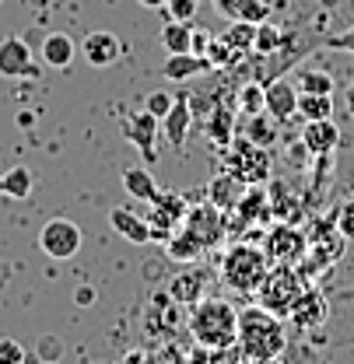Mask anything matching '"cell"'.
<instances>
[{"label":"cell","instance_id":"ee69618b","mask_svg":"<svg viewBox=\"0 0 354 364\" xmlns=\"http://www.w3.org/2000/svg\"><path fill=\"white\" fill-rule=\"evenodd\" d=\"M7 280H11V263H7V259H0V287H4Z\"/></svg>","mask_w":354,"mask_h":364},{"label":"cell","instance_id":"f6af8a7d","mask_svg":"<svg viewBox=\"0 0 354 364\" xmlns=\"http://www.w3.org/2000/svg\"><path fill=\"white\" fill-rule=\"evenodd\" d=\"M140 7H151V11H158V7H165V0H137Z\"/></svg>","mask_w":354,"mask_h":364},{"label":"cell","instance_id":"30bf717a","mask_svg":"<svg viewBox=\"0 0 354 364\" xmlns=\"http://www.w3.org/2000/svg\"><path fill=\"white\" fill-rule=\"evenodd\" d=\"M288 318H291L302 333L319 329V326L330 318V301H326V294H323L316 284H306V287H302V294L295 298V305H291Z\"/></svg>","mask_w":354,"mask_h":364},{"label":"cell","instance_id":"9c48e42d","mask_svg":"<svg viewBox=\"0 0 354 364\" xmlns=\"http://www.w3.org/2000/svg\"><path fill=\"white\" fill-rule=\"evenodd\" d=\"M264 249H266V256H270L274 263L298 267V259H302V256H306V249H309V235H302L295 225L281 221V225H274L270 231H266Z\"/></svg>","mask_w":354,"mask_h":364},{"label":"cell","instance_id":"52a82bcc","mask_svg":"<svg viewBox=\"0 0 354 364\" xmlns=\"http://www.w3.org/2000/svg\"><path fill=\"white\" fill-rule=\"evenodd\" d=\"M266 168H270V158L260 144H253L249 136H235L231 140V154H228V172H235L239 179H246L249 186L266 179Z\"/></svg>","mask_w":354,"mask_h":364},{"label":"cell","instance_id":"f1b7e54d","mask_svg":"<svg viewBox=\"0 0 354 364\" xmlns=\"http://www.w3.org/2000/svg\"><path fill=\"white\" fill-rule=\"evenodd\" d=\"M281 46H288V32H284L281 25L260 21V25H256V43H253V53H260V56H270V53H277Z\"/></svg>","mask_w":354,"mask_h":364},{"label":"cell","instance_id":"7402d4cb","mask_svg":"<svg viewBox=\"0 0 354 364\" xmlns=\"http://www.w3.org/2000/svg\"><path fill=\"white\" fill-rule=\"evenodd\" d=\"M204 287H207V270H182L172 280L169 291H172V298H176L179 305L189 309V305H197L204 298Z\"/></svg>","mask_w":354,"mask_h":364},{"label":"cell","instance_id":"277c9868","mask_svg":"<svg viewBox=\"0 0 354 364\" xmlns=\"http://www.w3.org/2000/svg\"><path fill=\"white\" fill-rule=\"evenodd\" d=\"M302 287H306V277L298 273V267L274 263L270 273H266V280L260 284V291H256L253 298H256L260 309H266V312H274V316L284 318L288 312H291L295 298L302 294Z\"/></svg>","mask_w":354,"mask_h":364},{"label":"cell","instance_id":"d6986e66","mask_svg":"<svg viewBox=\"0 0 354 364\" xmlns=\"http://www.w3.org/2000/svg\"><path fill=\"white\" fill-rule=\"evenodd\" d=\"M74 53H78V46H74V39L67 32H49L43 39V49H39L43 63L53 67V70H67L74 63Z\"/></svg>","mask_w":354,"mask_h":364},{"label":"cell","instance_id":"5b68a950","mask_svg":"<svg viewBox=\"0 0 354 364\" xmlns=\"http://www.w3.org/2000/svg\"><path fill=\"white\" fill-rule=\"evenodd\" d=\"M81 225H74L71 218H49L39 231V249L49 259H74L81 252Z\"/></svg>","mask_w":354,"mask_h":364},{"label":"cell","instance_id":"7c38bea8","mask_svg":"<svg viewBox=\"0 0 354 364\" xmlns=\"http://www.w3.org/2000/svg\"><path fill=\"white\" fill-rule=\"evenodd\" d=\"M266 88V116L274 123H288L298 116V88L295 81H284V77H274V81H264Z\"/></svg>","mask_w":354,"mask_h":364},{"label":"cell","instance_id":"4dcf8cb0","mask_svg":"<svg viewBox=\"0 0 354 364\" xmlns=\"http://www.w3.org/2000/svg\"><path fill=\"white\" fill-rule=\"evenodd\" d=\"M222 39L242 56V53H249L253 43H256V25H249V21H231L222 32Z\"/></svg>","mask_w":354,"mask_h":364},{"label":"cell","instance_id":"d590c367","mask_svg":"<svg viewBox=\"0 0 354 364\" xmlns=\"http://www.w3.org/2000/svg\"><path fill=\"white\" fill-rule=\"evenodd\" d=\"M172 105H176V95H169V91H151V95L144 98V109H147L158 123L169 116V109H172Z\"/></svg>","mask_w":354,"mask_h":364},{"label":"cell","instance_id":"ba28073f","mask_svg":"<svg viewBox=\"0 0 354 364\" xmlns=\"http://www.w3.org/2000/svg\"><path fill=\"white\" fill-rule=\"evenodd\" d=\"M179 228H186L204 249L222 245L224 231H228V214H222L214 203H197L193 210H186V221Z\"/></svg>","mask_w":354,"mask_h":364},{"label":"cell","instance_id":"603a6c76","mask_svg":"<svg viewBox=\"0 0 354 364\" xmlns=\"http://www.w3.org/2000/svg\"><path fill=\"white\" fill-rule=\"evenodd\" d=\"M32 168L25 165H11L4 176H0V196L7 200H28L32 196Z\"/></svg>","mask_w":354,"mask_h":364},{"label":"cell","instance_id":"8992f818","mask_svg":"<svg viewBox=\"0 0 354 364\" xmlns=\"http://www.w3.org/2000/svg\"><path fill=\"white\" fill-rule=\"evenodd\" d=\"M39 74H43V67L32 56L25 39H18V36L0 39V77H7V81H39Z\"/></svg>","mask_w":354,"mask_h":364},{"label":"cell","instance_id":"b9f144b4","mask_svg":"<svg viewBox=\"0 0 354 364\" xmlns=\"http://www.w3.org/2000/svg\"><path fill=\"white\" fill-rule=\"evenodd\" d=\"M74 301H78L81 309H88L91 301H95V287H88V284H81V287L74 291Z\"/></svg>","mask_w":354,"mask_h":364},{"label":"cell","instance_id":"ffe728a7","mask_svg":"<svg viewBox=\"0 0 354 364\" xmlns=\"http://www.w3.org/2000/svg\"><path fill=\"white\" fill-rule=\"evenodd\" d=\"M189 123H193V105L186 95H176V105L169 109V116L162 119V130H165V140L172 147H182L186 144V134H189Z\"/></svg>","mask_w":354,"mask_h":364},{"label":"cell","instance_id":"1f68e13d","mask_svg":"<svg viewBox=\"0 0 354 364\" xmlns=\"http://www.w3.org/2000/svg\"><path fill=\"white\" fill-rule=\"evenodd\" d=\"M239 109H242L246 119L266 112V88L264 85H242V88H239Z\"/></svg>","mask_w":354,"mask_h":364},{"label":"cell","instance_id":"5bb4252c","mask_svg":"<svg viewBox=\"0 0 354 364\" xmlns=\"http://www.w3.org/2000/svg\"><path fill=\"white\" fill-rule=\"evenodd\" d=\"M155 130H158V119H155L147 109H144V112H130V116L123 119V136H127L133 147L144 154V161H147V165L158 158V147H155Z\"/></svg>","mask_w":354,"mask_h":364},{"label":"cell","instance_id":"ab89813d","mask_svg":"<svg viewBox=\"0 0 354 364\" xmlns=\"http://www.w3.org/2000/svg\"><path fill=\"white\" fill-rule=\"evenodd\" d=\"M326 49L354 56V25H348V28H344V32H337V36H330V39H326Z\"/></svg>","mask_w":354,"mask_h":364},{"label":"cell","instance_id":"8d00e7d4","mask_svg":"<svg viewBox=\"0 0 354 364\" xmlns=\"http://www.w3.org/2000/svg\"><path fill=\"white\" fill-rule=\"evenodd\" d=\"M0 364H28V354L18 340L11 336H0Z\"/></svg>","mask_w":354,"mask_h":364},{"label":"cell","instance_id":"484cf974","mask_svg":"<svg viewBox=\"0 0 354 364\" xmlns=\"http://www.w3.org/2000/svg\"><path fill=\"white\" fill-rule=\"evenodd\" d=\"M207 116H211L207 119V136L218 147H231V140H235V112L228 105H214Z\"/></svg>","mask_w":354,"mask_h":364},{"label":"cell","instance_id":"cb8c5ba5","mask_svg":"<svg viewBox=\"0 0 354 364\" xmlns=\"http://www.w3.org/2000/svg\"><path fill=\"white\" fill-rule=\"evenodd\" d=\"M158 43H162L165 53H193V25L169 18L165 28H162V36H158Z\"/></svg>","mask_w":354,"mask_h":364},{"label":"cell","instance_id":"f546056e","mask_svg":"<svg viewBox=\"0 0 354 364\" xmlns=\"http://www.w3.org/2000/svg\"><path fill=\"white\" fill-rule=\"evenodd\" d=\"M295 88H298V95H333L337 85L326 70H298Z\"/></svg>","mask_w":354,"mask_h":364},{"label":"cell","instance_id":"8fae6325","mask_svg":"<svg viewBox=\"0 0 354 364\" xmlns=\"http://www.w3.org/2000/svg\"><path fill=\"white\" fill-rule=\"evenodd\" d=\"M123 53H127V43L116 32H109V28H95L81 43V56L88 60L91 67H113Z\"/></svg>","mask_w":354,"mask_h":364},{"label":"cell","instance_id":"44dd1931","mask_svg":"<svg viewBox=\"0 0 354 364\" xmlns=\"http://www.w3.org/2000/svg\"><path fill=\"white\" fill-rule=\"evenodd\" d=\"M123 189L137 203H155V196H158V182L144 165H127L123 168Z\"/></svg>","mask_w":354,"mask_h":364},{"label":"cell","instance_id":"3957f363","mask_svg":"<svg viewBox=\"0 0 354 364\" xmlns=\"http://www.w3.org/2000/svg\"><path fill=\"white\" fill-rule=\"evenodd\" d=\"M274 267V259L266 256V249L239 242L222 256V280L224 287H231L235 294H256L260 284L266 280V273Z\"/></svg>","mask_w":354,"mask_h":364},{"label":"cell","instance_id":"e575fe53","mask_svg":"<svg viewBox=\"0 0 354 364\" xmlns=\"http://www.w3.org/2000/svg\"><path fill=\"white\" fill-rule=\"evenodd\" d=\"M204 56L211 60V67H214V70H224V67H231V63H239V60H242L231 46L224 43L222 36H218V39H211V46H207V53H204Z\"/></svg>","mask_w":354,"mask_h":364},{"label":"cell","instance_id":"e0dca14e","mask_svg":"<svg viewBox=\"0 0 354 364\" xmlns=\"http://www.w3.org/2000/svg\"><path fill=\"white\" fill-rule=\"evenodd\" d=\"M109 225L116 235H123L127 242L133 245H147L155 235H151V225H147V218H140V214H133L130 207H113L109 210Z\"/></svg>","mask_w":354,"mask_h":364},{"label":"cell","instance_id":"d6a6232c","mask_svg":"<svg viewBox=\"0 0 354 364\" xmlns=\"http://www.w3.org/2000/svg\"><path fill=\"white\" fill-rule=\"evenodd\" d=\"M147 207H155L162 218H169L172 225H182L186 221V200L176 196V193H158L155 196V203H147Z\"/></svg>","mask_w":354,"mask_h":364},{"label":"cell","instance_id":"bcb514c9","mask_svg":"<svg viewBox=\"0 0 354 364\" xmlns=\"http://www.w3.org/2000/svg\"><path fill=\"white\" fill-rule=\"evenodd\" d=\"M340 301H354V287H351V291H344V294H340Z\"/></svg>","mask_w":354,"mask_h":364},{"label":"cell","instance_id":"6da1fadb","mask_svg":"<svg viewBox=\"0 0 354 364\" xmlns=\"http://www.w3.org/2000/svg\"><path fill=\"white\" fill-rule=\"evenodd\" d=\"M239 347L253 364L277 361L288 347V329L281 316L266 312L260 305H249L239 312Z\"/></svg>","mask_w":354,"mask_h":364},{"label":"cell","instance_id":"ac0fdd59","mask_svg":"<svg viewBox=\"0 0 354 364\" xmlns=\"http://www.w3.org/2000/svg\"><path fill=\"white\" fill-rule=\"evenodd\" d=\"M214 7L228 21H249V25L270 21V4L266 0H214Z\"/></svg>","mask_w":354,"mask_h":364},{"label":"cell","instance_id":"836d02e7","mask_svg":"<svg viewBox=\"0 0 354 364\" xmlns=\"http://www.w3.org/2000/svg\"><path fill=\"white\" fill-rule=\"evenodd\" d=\"M246 136H249L253 144H260V147H270V144L277 140V127H274V119H270L266 112H260V116H249Z\"/></svg>","mask_w":354,"mask_h":364},{"label":"cell","instance_id":"d4e9b609","mask_svg":"<svg viewBox=\"0 0 354 364\" xmlns=\"http://www.w3.org/2000/svg\"><path fill=\"white\" fill-rule=\"evenodd\" d=\"M204 252H207V249H204V245L186 231V228H179L176 235L165 242V256H169V259H176V263H197Z\"/></svg>","mask_w":354,"mask_h":364},{"label":"cell","instance_id":"9a60e30c","mask_svg":"<svg viewBox=\"0 0 354 364\" xmlns=\"http://www.w3.org/2000/svg\"><path fill=\"white\" fill-rule=\"evenodd\" d=\"M214 67H211V60L207 56H200V53H169L165 56V63H162V77L165 81H193V77H200V74H211Z\"/></svg>","mask_w":354,"mask_h":364},{"label":"cell","instance_id":"7bdbcfd3","mask_svg":"<svg viewBox=\"0 0 354 364\" xmlns=\"http://www.w3.org/2000/svg\"><path fill=\"white\" fill-rule=\"evenodd\" d=\"M207 46H211V39H207L204 32H197V28H193V53H200V56H204V53H207Z\"/></svg>","mask_w":354,"mask_h":364},{"label":"cell","instance_id":"60d3db41","mask_svg":"<svg viewBox=\"0 0 354 364\" xmlns=\"http://www.w3.org/2000/svg\"><path fill=\"white\" fill-rule=\"evenodd\" d=\"M39 354H43V361H56V358H60V343H56L53 336H43V340H39Z\"/></svg>","mask_w":354,"mask_h":364},{"label":"cell","instance_id":"4fadbf2b","mask_svg":"<svg viewBox=\"0 0 354 364\" xmlns=\"http://www.w3.org/2000/svg\"><path fill=\"white\" fill-rule=\"evenodd\" d=\"M246 189H249V182L224 168V172H218L214 179L207 182V203H214L222 214H235V207L246 196Z\"/></svg>","mask_w":354,"mask_h":364},{"label":"cell","instance_id":"2e32d148","mask_svg":"<svg viewBox=\"0 0 354 364\" xmlns=\"http://www.w3.org/2000/svg\"><path fill=\"white\" fill-rule=\"evenodd\" d=\"M302 147L309 151L312 158L316 154H337L340 147V130L333 119H316V123H306L302 130Z\"/></svg>","mask_w":354,"mask_h":364},{"label":"cell","instance_id":"7dc6e473","mask_svg":"<svg viewBox=\"0 0 354 364\" xmlns=\"http://www.w3.org/2000/svg\"><path fill=\"white\" fill-rule=\"evenodd\" d=\"M32 364H56V361H43V358H39V361H32Z\"/></svg>","mask_w":354,"mask_h":364},{"label":"cell","instance_id":"74e56055","mask_svg":"<svg viewBox=\"0 0 354 364\" xmlns=\"http://www.w3.org/2000/svg\"><path fill=\"white\" fill-rule=\"evenodd\" d=\"M197 7H200V0H165L162 11H165L169 18H176V21H193Z\"/></svg>","mask_w":354,"mask_h":364},{"label":"cell","instance_id":"7a4b0ae2","mask_svg":"<svg viewBox=\"0 0 354 364\" xmlns=\"http://www.w3.org/2000/svg\"><path fill=\"white\" fill-rule=\"evenodd\" d=\"M189 336L207 350L239 347V309H231L224 298H200L189 305Z\"/></svg>","mask_w":354,"mask_h":364},{"label":"cell","instance_id":"83f0119b","mask_svg":"<svg viewBox=\"0 0 354 364\" xmlns=\"http://www.w3.org/2000/svg\"><path fill=\"white\" fill-rule=\"evenodd\" d=\"M298 116L306 123L333 119V95H298Z\"/></svg>","mask_w":354,"mask_h":364},{"label":"cell","instance_id":"f35d334b","mask_svg":"<svg viewBox=\"0 0 354 364\" xmlns=\"http://www.w3.org/2000/svg\"><path fill=\"white\" fill-rule=\"evenodd\" d=\"M337 228H340V235L348 242H354V200H344L337 207Z\"/></svg>","mask_w":354,"mask_h":364},{"label":"cell","instance_id":"4316f807","mask_svg":"<svg viewBox=\"0 0 354 364\" xmlns=\"http://www.w3.org/2000/svg\"><path fill=\"white\" fill-rule=\"evenodd\" d=\"M235 210H239L242 225H256L260 218H266V214H270V196L260 189V182L246 189V196L239 200V207H235Z\"/></svg>","mask_w":354,"mask_h":364}]
</instances>
